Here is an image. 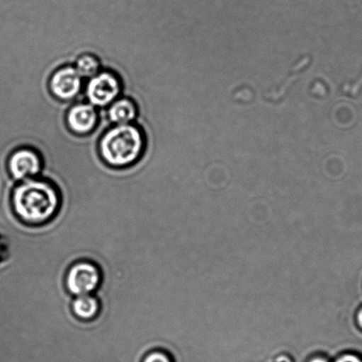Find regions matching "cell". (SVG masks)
<instances>
[{
    "label": "cell",
    "mask_w": 362,
    "mask_h": 362,
    "mask_svg": "<svg viewBox=\"0 0 362 362\" xmlns=\"http://www.w3.org/2000/svg\"><path fill=\"white\" fill-rule=\"evenodd\" d=\"M11 205L21 225L27 227L48 226L58 218L63 206L62 191L47 179L21 181L11 194Z\"/></svg>",
    "instance_id": "6da1fadb"
},
{
    "label": "cell",
    "mask_w": 362,
    "mask_h": 362,
    "mask_svg": "<svg viewBox=\"0 0 362 362\" xmlns=\"http://www.w3.org/2000/svg\"><path fill=\"white\" fill-rule=\"evenodd\" d=\"M98 120V110L90 103H79L71 106L66 115L67 127L71 132L80 136L94 132Z\"/></svg>",
    "instance_id": "52a82bcc"
},
{
    "label": "cell",
    "mask_w": 362,
    "mask_h": 362,
    "mask_svg": "<svg viewBox=\"0 0 362 362\" xmlns=\"http://www.w3.org/2000/svg\"><path fill=\"white\" fill-rule=\"evenodd\" d=\"M145 146L147 141L140 127L133 123L116 125L101 136L98 153L110 168L123 169L140 160Z\"/></svg>",
    "instance_id": "7a4b0ae2"
},
{
    "label": "cell",
    "mask_w": 362,
    "mask_h": 362,
    "mask_svg": "<svg viewBox=\"0 0 362 362\" xmlns=\"http://www.w3.org/2000/svg\"><path fill=\"white\" fill-rule=\"evenodd\" d=\"M101 64L97 57L91 54H84L78 57L74 69L83 79H89L97 76L101 72Z\"/></svg>",
    "instance_id": "30bf717a"
},
{
    "label": "cell",
    "mask_w": 362,
    "mask_h": 362,
    "mask_svg": "<svg viewBox=\"0 0 362 362\" xmlns=\"http://www.w3.org/2000/svg\"><path fill=\"white\" fill-rule=\"evenodd\" d=\"M102 303L95 294L74 297L70 301V310L74 317L84 322L97 320L101 314Z\"/></svg>",
    "instance_id": "ba28073f"
},
{
    "label": "cell",
    "mask_w": 362,
    "mask_h": 362,
    "mask_svg": "<svg viewBox=\"0 0 362 362\" xmlns=\"http://www.w3.org/2000/svg\"><path fill=\"white\" fill-rule=\"evenodd\" d=\"M83 88V78L74 66H65L57 69L49 79V90L60 101L74 100Z\"/></svg>",
    "instance_id": "8992f818"
},
{
    "label": "cell",
    "mask_w": 362,
    "mask_h": 362,
    "mask_svg": "<svg viewBox=\"0 0 362 362\" xmlns=\"http://www.w3.org/2000/svg\"><path fill=\"white\" fill-rule=\"evenodd\" d=\"M142 362H173L168 353L162 350H152L147 353Z\"/></svg>",
    "instance_id": "8fae6325"
},
{
    "label": "cell",
    "mask_w": 362,
    "mask_h": 362,
    "mask_svg": "<svg viewBox=\"0 0 362 362\" xmlns=\"http://www.w3.org/2000/svg\"><path fill=\"white\" fill-rule=\"evenodd\" d=\"M44 169L41 155L35 148H19L11 152L6 160L7 173L12 178L21 181L37 178Z\"/></svg>",
    "instance_id": "5b68a950"
},
{
    "label": "cell",
    "mask_w": 362,
    "mask_h": 362,
    "mask_svg": "<svg viewBox=\"0 0 362 362\" xmlns=\"http://www.w3.org/2000/svg\"><path fill=\"white\" fill-rule=\"evenodd\" d=\"M123 85L111 71H101L89 80L85 88L88 103L96 108L108 107L122 94Z\"/></svg>",
    "instance_id": "277c9868"
},
{
    "label": "cell",
    "mask_w": 362,
    "mask_h": 362,
    "mask_svg": "<svg viewBox=\"0 0 362 362\" xmlns=\"http://www.w3.org/2000/svg\"><path fill=\"white\" fill-rule=\"evenodd\" d=\"M310 362H328V361L324 359V358L317 357L312 360Z\"/></svg>",
    "instance_id": "5bb4252c"
},
{
    "label": "cell",
    "mask_w": 362,
    "mask_h": 362,
    "mask_svg": "<svg viewBox=\"0 0 362 362\" xmlns=\"http://www.w3.org/2000/svg\"><path fill=\"white\" fill-rule=\"evenodd\" d=\"M358 322H359V325L362 328V308L361 311L359 312V314H358Z\"/></svg>",
    "instance_id": "9a60e30c"
},
{
    "label": "cell",
    "mask_w": 362,
    "mask_h": 362,
    "mask_svg": "<svg viewBox=\"0 0 362 362\" xmlns=\"http://www.w3.org/2000/svg\"><path fill=\"white\" fill-rule=\"evenodd\" d=\"M335 362H362V360L359 356H356V354H344V356H340L338 360Z\"/></svg>",
    "instance_id": "4fadbf2b"
},
{
    "label": "cell",
    "mask_w": 362,
    "mask_h": 362,
    "mask_svg": "<svg viewBox=\"0 0 362 362\" xmlns=\"http://www.w3.org/2000/svg\"><path fill=\"white\" fill-rule=\"evenodd\" d=\"M137 107L132 99L122 98L116 99L108 106V118L115 125H126L135 122L137 117Z\"/></svg>",
    "instance_id": "9c48e42d"
},
{
    "label": "cell",
    "mask_w": 362,
    "mask_h": 362,
    "mask_svg": "<svg viewBox=\"0 0 362 362\" xmlns=\"http://www.w3.org/2000/svg\"><path fill=\"white\" fill-rule=\"evenodd\" d=\"M104 281V271L98 262L81 259L67 269L64 284L71 297L94 294Z\"/></svg>",
    "instance_id": "3957f363"
},
{
    "label": "cell",
    "mask_w": 362,
    "mask_h": 362,
    "mask_svg": "<svg viewBox=\"0 0 362 362\" xmlns=\"http://www.w3.org/2000/svg\"><path fill=\"white\" fill-rule=\"evenodd\" d=\"M9 251V247L7 240L5 238L0 236V264L6 260Z\"/></svg>",
    "instance_id": "7c38bea8"
}]
</instances>
